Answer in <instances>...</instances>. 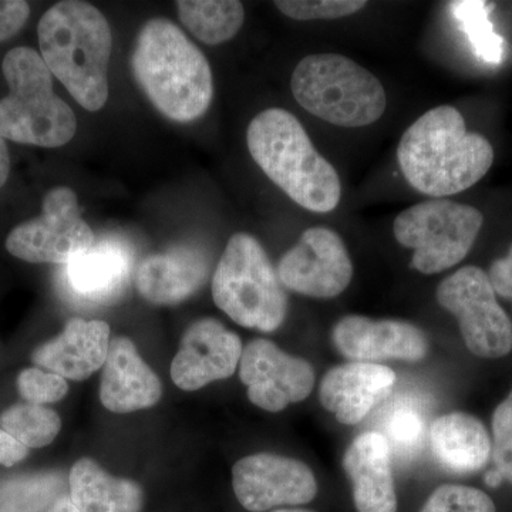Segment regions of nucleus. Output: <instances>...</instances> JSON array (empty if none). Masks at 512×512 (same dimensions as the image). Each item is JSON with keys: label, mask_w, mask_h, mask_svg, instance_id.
I'll return each instance as SVG.
<instances>
[{"label": "nucleus", "mask_w": 512, "mask_h": 512, "mask_svg": "<svg viewBox=\"0 0 512 512\" xmlns=\"http://www.w3.org/2000/svg\"><path fill=\"white\" fill-rule=\"evenodd\" d=\"M397 160L414 190L444 198L476 185L494 163V148L487 138L467 130L460 111L440 106L407 128Z\"/></svg>", "instance_id": "1"}, {"label": "nucleus", "mask_w": 512, "mask_h": 512, "mask_svg": "<svg viewBox=\"0 0 512 512\" xmlns=\"http://www.w3.org/2000/svg\"><path fill=\"white\" fill-rule=\"evenodd\" d=\"M134 79L167 119L191 123L207 113L214 80L207 57L164 18L148 20L131 55Z\"/></svg>", "instance_id": "2"}, {"label": "nucleus", "mask_w": 512, "mask_h": 512, "mask_svg": "<svg viewBox=\"0 0 512 512\" xmlns=\"http://www.w3.org/2000/svg\"><path fill=\"white\" fill-rule=\"evenodd\" d=\"M40 52L50 73L87 111L109 99V62L113 36L96 6L79 0L56 3L37 26Z\"/></svg>", "instance_id": "3"}, {"label": "nucleus", "mask_w": 512, "mask_h": 512, "mask_svg": "<svg viewBox=\"0 0 512 512\" xmlns=\"http://www.w3.org/2000/svg\"><path fill=\"white\" fill-rule=\"evenodd\" d=\"M248 150L266 177L305 210L326 214L342 197L333 165L313 147L305 128L284 109H268L249 123Z\"/></svg>", "instance_id": "4"}, {"label": "nucleus", "mask_w": 512, "mask_h": 512, "mask_svg": "<svg viewBox=\"0 0 512 512\" xmlns=\"http://www.w3.org/2000/svg\"><path fill=\"white\" fill-rule=\"evenodd\" d=\"M9 94L0 100V137L20 144L62 147L77 131L69 104L53 92V74L29 47L10 50L2 63Z\"/></svg>", "instance_id": "5"}, {"label": "nucleus", "mask_w": 512, "mask_h": 512, "mask_svg": "<svg viewBox=\"0 0 512 512\" xmlns=\"http://www.w3.org/2000/svg\"><path fill=\"white\" fill-rule=\"evenodd\" d=\"M291 89L303 109L339 127L376 123L387 106L386 92L375 74L336 53L302 59L293 70Z\"/></svg>", "instance_id": "6"}, {"label": "nucleus", "mask_w": 512, "mask_h": 512, "mask_svg": "<svg viewBox=\"0 0 512 512\" xmlns=\"http://www.w3.org/2000/svg\"><path fill=\"white\" fill-rule=\"evenodd\" d=\"M212 299L238 325L261 332L281 328L288 295L265 249L252 235L229 238L212 276Z\"/></svg>", "instance_id": "7"}, {"label": "nucleus", "mask_w": 512, "mask_h": 512, "mask_svg": "<svg viewBox=\"0 0 512 512\" xmlns=\"http://www.w3.org/2000/svg\"><path fill=\"white\" fill-rule=\"evenodd\" d=\"M483 224V214L477 208L437 198L397 215L393 232L400 245L414 249L413 268L434 275L466 258Z\"/></svg>", "instance_id": "8"}, {"label": "nucleus", "mask_w": 512, "mask_h": 512, "mask_svg": "<svg viewBox=\"0 0 512 512\" xmlns=\"http://www.w3.org/2000/svg\"><path fill=\"white\" fill-rule=\"evenodd\" d=\"M441 308L453 313L467 349L483 359H500L512 350V323L497 302L487 272L464 266L448 276L436 292Z\"/></svg>", "instance_id": "9"}, {"label": "nucleus", "mask_w": 512, "mask_h": 512, "mask_svg": "<svg viewBox=\"0 0 512 512\" xmlns=\"http://www.w3.org/2000/svg\"><path fill=\"white\" fill-rule=\"evenodd\" d=\"M96 242L94 232L80 215L76 192L56 187L43 200L42 215L10 232L6 249L30 264H63L82 255Z\"/></svg>", "instance_id": "10"}, {"label": "nucleus", "mask_w": 512, "mask_h": 512, "mask_svg": "<svg viewBox=\"0 0 512 512\" xmlns=\"http://www.w3.org/2000/svg\"><path fill=\"white\" fill-rule=\"evenodd\" d=\"M282 285L309 298L330 299L346 291L353 278V264L345 242L329 228L303 232L278 265Z\"/></svg>", "instance_id": "11"}, {"label": "nucleus", "mask_w": 512, "mask_h": 512, "mask_svg": "<svg viewBox=\"0 0 512 512\" xmlns=\"http://www.w3.org/2000/svg\"><path fill=\"white\" fill-rule=\"evenodd\" d=\"M239 377L248 399L259 409L278 413L303 402L315 387V370L308 360L288 355L268 339H255L242 352Z\"/></svg>", "instance_id": "12"}, {"label": "nucleus", "mask_w": 512, "mask_h": 512, "mask_svg": "<svg viewBox=\"0 0 512 512\" xmlns=\"http://www.w3.org/2000/svg\"><path fill=\"white\" fill-rule=\"evenodd\" d=\"M232 487L239 504L251 512L308 504L318 494L311 468L295 458L269 453L252 454L235 463Z\"/></svg>", "instance_id": "13"}, {"label": "nucleus", "mask_w": 512, "mask_h": 512, "mask_svg": "<svg viewBox=\"0 0 512 512\" xmlns=\"http://www.w3.org/2000/svg\"><path fill=\"white\" fill-rule=\"evenodd\" d=\"M242 342L237 333L225 328L220 320L204 318L185 330L180 349L171 363L175 386L195 392L237 372Z\"/></svg>", "instance_id": "14"}, {"label": "nucleus", "mask_w": 512, "mask_h": 512, "mask_svg": "<svg viewBox=\"0 0 512 512\" xmlns=\"http://www.w3.org/2000/svg\"><path fill=\"white\" fill-rule=\"evenodd\" d=\"M133 266V248L123 239L106 237L64 265L62 288L80 305H107L126 291Z\"/></svg>", "instance_id": "15"}, {"label": "nucleus", "mask_w": 512, "mask_h": 512, "mask_svg": "<svg viewBox=\"0 0 512 512\" xmlns=\"http://www.w3.org/2000/svg\"><path fill=\"white\" fill-rule=\"evenodd\" d=\"M333 343L353 362L377 363L396 359L419 362L429 353V339L423 330L404 320H373L349 315L336 323Z\"/></svg>", "instance_id": "16"}, {"label": "nucleus", "mask_w": 512, "mask_h": 512, "mask_svg": "<svg viewBox=\"0 0 512 512\" xmlns=\"http://www.w3.org/2000/svg\"><path fill=\"white\" fill-rule=\"evenodd\" d=\"M396 375L379 363L350 362L330 369L320 382L319 399L346 426L360 423L392 393Z\"/></svg>", "instance_id": "17"}, {"label": "nucleus", "mask_w": 512, "mask_h": 512, "mask_svg": "<svg viewBox=\"0 0 512 512\" xmlns=\"http://www.w3.org/2000/svg\"><path fill=\"white\" fill-rule=\"evenodd\" d=\"M163 386L136 345L119 336L110 342L100 383V400L113 413H133L160 402Z\"/></svg>", "instance_id": "18"}, {"label": "nucleus", "mask_w": 512, "mask_h": 512, "mask_svg": "<svg viewBox=\"0 0 512 512\" xmlns=\"http://www.w3.org/2000/svg\"><path fill=\"white\" fill-rule=\"evenodd\" d=\"M110 328L103 320L74 318L57 338L33 352L35 365L45 367L64 379H89L106 363L110 348Z\"/></svg>", "instance_id": "19"}, {"label": "nucleus", "mask_w": 512, "mask_h": 512, "mask_svg": "<svg viewBox=\"0 0 512 512\" xmlns=\"http://www.w3.org/2000/svg\"><path fill=\"white\" fill-rule=\"evenodd\" d=\"M343 468L352 481L357 512H396L392 450L379 431H367L350 443Z\"/></svg>", "instance_id": "20"}, {"label": "nucleus", "mask_w": 512, "mask_h": 512, "mask_svg": "<svg viewBox=\"0 0 512 512\" xmlns=\"http://www.w3.org/2000/svg\"><path fill=\"white\" fill-rule=\"evenodd\" d=\"M208 259L194 247H175L148 256L136 271L137 291L154 305H177L207 281Z\"/></svg>", "instance_id": "21"}, {"label": "nucleus", "mask_w": 512, "mask_h": 512, "mask_svg": "<svg viewBox=\"0 0 512 512\" xmlns=\"http://www.w3.org/2000/svg\"><path fill=\"white\" fill-rule=\"evenodd\" d=\"M430 444L441 466L458 474L481 470L487 466L493 451L484 424L463 412L437 417L431 424Z\"/></svg>", "instance_id": "22"}, {"label": "nucleus", "mask_w": 512, "mask_h": 512, "mask_svg": "<svg viewBox=\"0 0 512 512\" xmlns=\"http://www.w3.org/2000/svg\"><path fill=\"white\" fill-rule=\"evenodd\" d=\"M69 494L80 512H141L144 505V493L136 481L111 476L92 458L74 463Z\"/></svg>", "instance_id": "23"}, {"label": "nucleus", "mask_w": 512, "mask_h": 512, "mask_svg": "<svg viewBox=\"0 0 512 512\" xmlns=\"http://www.w3.org/2000/svg\"><path fill=\"white\" fill-rule=\"evenodd\" d=\"M177 9L185 28L205 45L228 42L244 25V5L237 0H181Z\"/></svg>", "instance_id": "24"}, {"label": "nucleus", "mask_w": 512, "mask_h": 512, "mask_svg": "<svg viewBox=\"0 0 512 512\" xmlns=\"http://www.w3.org/2000/svg\"><path fill=\"white\" fill-rule=\"evenodd\" d=\"M450 10L478 59L494 66L503 63L505 42L503 37L494 32L490 20L494 3L484 0H460L451 2Z\"/></svg>", "instance_id": "25"}, {"label": "nucleus", "mask_w": 512, "mask_h": 512, "mask_svg": "<svg viewBox=\"0 0 512 512\" xmlns=\"http://www.w3.org/2000/svg\"><path fill=\"white\" fill-rule=\"evenodd\" d=\"M0 429L26 448H42L56 440L62 420L49 407L20 403L0 414Z\"/></svg>", "instance_id": "26"}, {"label": "nucleus", "mask_w": 512, "mask_h": 512, "mask_svg": "<svg viewBox=\"0 0 512 512\" xmlns=\"http://www.w3.org/2000/svg\"><path fill=\"white\" fill-rule=\"evenodd\" d=\"M59 478L39 476L0 484V512H32L62 493Z\"/></svg>", "instance_id": "27"}, {"label": "nucleus", "mask_w": 512, "mask_h": 512, "mask_svg": "<svg viewBox=\"0 0 512 512\" xmlns=\"http://www.w3.org/2000/svg\"><path fill=\"white\" fill-rule=\"evenodd\" d=\"M421 512H497L490 495L467 485L446 484L434 490Z\"/></svg>", "instance_id": "28"}, {"label": "nucleus", "mask_w": 512, "mask_h": 512, "mask_svg": "<svg viewBox=\"0 0 512 512\" xmlns=\"http://www.w3.org/2000/svg\"><path fill=\"white\" fill-rule=\"evenodd\" d=\"M383 436L389 443L390 450L410 456L423 443L424 421L413 407H396L386 419Z\"/></svg>", "instance_id": "29"}, {"label": "nucleus", "mask_w": 512, "mask_h": 512, "mask_svg": "<svg viewBox=\"0 0 512 512\" xmlns=\"http://www.w3.org/2000/svg\"><path fill=\"white\" fill-rule=\"evenodd\" d=\"M363 0H276L275 6L295 20L339 19L365 9Z\"/></svg>", "instance_id": "30"}, {"label": "nucleus", "mask_w": 512, "mask_h": 512, "mask_svg": "<svg viewBox=\"0 0 512 512\" xmlns=\"http://www.w3.org/2000/svg\"><path fill=\"white\" fill-rule=\"evenodd\" d=\"M20 396L30 404L57 403L69 392V384L64 377L43 370L25 369L18 376Z\"/></svg>", "instance_id": "31"}, {"label": "nucleus", "mask_w": 512, "mask_h": 512, "mask_svg": "<svg viewBox=\"0 0 512 512\" xmlns=\"http://www.w3.org/2000/svg\"><path fill=\"white\" fill-rule=\"evenodd\" d=\"M494 466L512 484V390L493 414Z\"/></svg>", "instance_id": "32"}, {"label": "nucleus", "mask_w": 512, "mask_h": 512, "mask_svg": "<svg viewBox=\"0 0 512 512\" xmlns=\"http://www.w3.org/2000/svg\"><path fill=\"white\" fill-rule=\"evenodd\" d=\"M30 6L23 0H0V42L10 39L25 25Z\"/></svg>", "instance_id": "33"}, {"label": "nucleus", "mask_w": 512, "mask_h": 512, "mask_svg": "<svg viewBox=\"0 0 512 512\" xmlns=\"http://www.w3.org/2000/svg\"><path fill=\"white\" fill-rule=\"evenodd\" d=\"M495 295L512 301V245L507 256L497 259L488 272Z\"/></svg>", "instance_id": "34"}, {"label": "nucleus", "mask_w": 512, "mask_h": 512, "mask_svg": "<svg viewBox=\"0 0 512 512\" xmlns=\"http://www.w3.org/2000/svg\"><path fill=\"white\" fill-rule=\"evenodd\" d=\"M29 448L10 437L0 429V466L12 467L28 457Z\"/></svg>", "instance_id": "35"}, {"label": "nucleus", "mask_w": 512, "mask_h": 512, "mask_svg": "<svg viewBox=\"0 0 512 512\" xmlns=\"http://www.w3.org/2000/svg\"><path fill=\"white\" fill-rule=\"evenodd\" d=\"M32 512H80L77 510L76 505L73 504L70 494H62L55 500L50 501L45 507Z\"/></svg>", "instance_id": "36"}, {"label": "nucleus", "mask_w": 512, "mask_h": 512, "mask_svg": "<svg viewBox=\"0 0 512 512\" xmlns=\"http://www.w3.org/2000/svg\"><path fill=\"white\" fill-rule=\"evenodd\" d=\"M10 171V158L5 138L0 137V188L8 181Z\"/></svg>", "instance_id": "37"}, {"label": "nucleus", "mask_w": 512, "mask_h": 512, "mask_svg": "<svg viewBox=\"0 0 512 512\" xmlns=\"http://www.w3.org/2000/svg\"><path fill=\"white\" fill-rule=\"evenodd\" d=\"M503 481L504 478L501 476V473L497 468H494V470L488 471V473L485 474V484L490 485V487H498V485L503 483Z\"/></svg>", "instance_id": "38"}, {"label": "nucleus", "mask_w": 512, "mask_h": 512, "mask_svg": "<svg viewBox=\"0 0 512 512\" xmlns=\"http://www.w3.org/2000/svg\"><path fill=\"white\" fill-rule=\"evenodd\" d=\"M272 512H312V511H305V510H276Z\"/></svg>", "instance_id": "39"}]
</instances>
